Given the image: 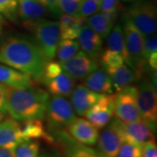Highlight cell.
Masks as SVG:
<instances>
[{
	"label": "cell",
	"mask_w": 157,
	"mask_h": 157,
	"mask_svg": "<svg viewBox=\"0 0 157 157\" xmlns=\"http://www.w3.org/2000/svg\"><path fill=\"white\" fill-rule=\"evenodd\" d=\"M0 63L40 80L47 61L33 39L10 37L0 45Z\"/></svg>",
	"instance_id": "obj_1"
},
{
	"label": "cell",
	"mask_w": 157,
	"mask_h": 157,
	"mask_svg": "<svg viewBox=\"0 0 157 157\" xmlns=\"http://www.w3.org/2000/svg\"><path fill=\"white\" fill-rule=\"evenodd\" d=\"M50 95L37 86L27 88L6 87V113L18 121H43L45 117Z\"/></svg>",
	"instance_id": "obj_2"
},
{
	"label": "cell",
	"mask_w": 157,
	"mask_h": 157,
	"mask_svg": "<svg viewBox=\"0 0 157 157\" xmlns=\"http://www.w3.org/2000/svg\"><path fill=\"white\" fill-rule=\"evenodd\" d=\"M22 25L32 34L33 41L39 47L46 61L53 60L60 40L59 22L42 17L23 21Z\"/></svg>",
	"instance_id": "obj_3"
},
{
	"label": "cell",
	"mask_w": 157,
	"mask_h": 157,
	"mask_svg": "<svg viewBox=\"0 0 157 157\" xmlns=\"http://www.w3.org/2000/svg\"><path fill=\"white\" fill-rule=\"evenodd\" d=\"M122 32L126 50L129 59V67L134 71L136 78L143 77L147 69L146 59L144 57L143 38L144 36L135 28L134 25L124 18Z\"/></svg>",
	"instance_id": "obj_4"
},
{
	"label": "cell",
	"mask_w": 157,
	"mask_h": 157,
	"mask_svg": "<svg viewBox=\"0 0 157 157\" xmlns=\"http://www.w3.org/2000/svg\"><path fill=\"white\" fill-rule=\"evenodd\" d=\"M124 18L131 22L144 37L157 31L156 8L150 1L138 0L128 8Z\"/></svg>",
	"instance_id": "obj_5"
},
{
	"label": "cell",
	"mask_w": 157,
	"mask_h": 157,
	"mask_svg": "<svg viewBox=\"0 0 157 157\" xmlns=\"http://www.w3.org/2000/svg\"><path fill=\"white\" fill-rule=\"evenodd\" d=\"M45 118L48 129L55 132L67 128L76 118V113L67 99L63 96L53 95L48 101Z\"/></svg>",
	"instance_id": "obj_6"
},
{
	"label": "cell",
	"mask_w": 157,
	"mask_h": 157,
	"mask_svg": "<svg viewBox=\"0 0 157 157\" xmlns=\"http://www.w3.org/2000/svg\"><path fill=\"white\" fill-rule=\"evenodd\" d=\"M137 104L141 120L155 132L157 122V94L156 87L150 79L143 78L137 87Z\"/></svg>",
	"instance_id": "obj_7"
},
{
	"label": "cell",
	"mask_w": 157,
	"mask_h": 157,
	"mask_svg": "<svg viewBox=\"0 0 157 157\" xmlns=\"http://www.w3.org/2000/svg\"><path fill=\"white\" fill-rule=\"evenodd\" d=\"M137 87L128 86L114 94V114L123 122H135L141 120L137 104Z\"/></svg>",
	"instance_id": "obj_8"
},
{
	"label": "cell",
	"mask_w": 157,
	"mask_h": 157,
	"mask_svg": "<svg viewBox=\"0 0 157 157\" xmlns=\"http://www.w3.org/2000/svg\"><path fill=\"white\" fill-rule=\"evenodd\" d=\"M111 124L117 129L122 139L143 146L148 142H155L154 131L142 120L135 122H123L115 117Z\"/></svg>",
	"instance_id": "obj_9"
},
{
	"label": "cell",
	"mask_w": 157,
	"mask_h": 157,
	"mask_svg": "<svg viewBox=\"0 0 157 157\" xmlns=\"http://www.w3.org/2000/svg\"><path fill=\"white\" fill-rule=\"evenodd\" d=\"M62 70L75 80L84 79L88 74L99 67L97 59L90 58L82 51L64 62H59Z\"/></svg>",
	"instance_id": "obj_10"
},
{
	"label": "cell",
	"mask_w": 157,
	"mask_h": 157,
	"mask_svg": "<svg viewBox=\"0 0 157 157\" xmlns=\"http://www.w3.org/2000/svg\"><path fill=\"white\" fill-rule=\"evenodd\" d=\"M114 114V94L103 95L85 113V117L98 129L103 128Z\"/></svg>",
	"instance_id": "obj_11"
},
{
	"label": "cell",
	"mask_w": 157,
	"mask_h": 157,
	"mask_svg": "<svg viewBox=\"0 0 157 157\" xmlns=\"http://www.w3.org/2000/svg\"><path fill=\"white\" fill-rule=\"evenodd\" d=\"M66 128L72 138L83 145L93 146L97 142L99 130L86 119L75 118Z\"/></svg>",
	"instance_id": "obj_12"
},
{
	"label": "cell",
	"mask_w": 157,
	"mask_h": 157,
	"mask_svg": "<svg viewBox=\"0 0 157 157\" xmlns=\"http://www.w3.org/2000/svg\"><path fill=\"white\" fill-rule=\"evenodd\" d=\"M70 95L74 112L79 116H82L104 94L92 91L84 84H78L74 86Z\"/></svg>",
	"instance_id": "obj_13"
},
{
	"label": "cell",
	"mask_w": 157,
	"mask_h": 157,
	"mask_svg": "<svg viewBox=\"0 0 157 157\" xmlns=\"http://www.w3.org/2000/svg\"><path fill=\"white\" fill-rule=\"evenodd\" d=\"M98 150L102 157H117L123 139L112 124L104 129L98 136Z\"/></svg>",
	"instance_id": "obj_14"
},
{
	"label": "cell",
	"mask_w": 157,
	"mask_h": 157,
	"mask_svg": "<svg viewBox=\"0 0 157 157\" xmlns=\"http://www.w3.org/2000/svg\"><path fill=\"white\" fill-rule=\"evenodd\" d=\"M80 51L90 58L97 59L101 58L103 47V39L86 24L81 28L78 36Z\"/></svg>",
	"instance_id": "obj_15"
},
{
	"label": "cell",
	"mask_w": 157,
	"mask_h": 157,
	"mask_svg": "<svg viewBox=\"0 0 157 157\" xmlns=\"http://www.w3.org/2000/svg\"><path fill=\"white\" fill-rule=\"evenodd\" d=\"M25 140L21 123L13 118H6L0 121V147L15 148Z\"/></svg>",
	"instance_id": "obj_16"
},
{
	"label": "cell",
	"mask_w": 157,
	"mask_h": 157,
	"mask_svg": "<svg viewBox=\"0 0 157 157\" xmlns=\"http://www.w3.org/2000/svg\"><path fill=\"white\" fill-rule=\"evenodd\" d=\"M0 83L9 87L27 88L34 86V80L29 75L0 63Z\"/></svg>",
	"instance_id": "obj_17"
},
{
	"label": "cell",
	"mask_w": 157,
	"mask_h": 157,
	"mask_svg": "<svg viewBox=\"0 0 157 157\" xmlns=\"http://www.w3.org/2000/svg\"><path fill=\"white\" fill-rule=\"evenodd\" d=\"M84 85L94 92L108 95L113 93V86L108 74L104 69L97 68L84 78Z\"/></svg>",
	"instance_id": "obj_18"
},
{
	"label": "cell",
	"mask_w": 157,
	"mask_h": 157,
	"mask_svg": "<svg viewBox=\"0 0 157 157\" xmlns=\"http://www.w3.org/2000/svg\"><path fill=\"white\" fill-rule=\"evenodd\" d=\"M104 70L108 74L113 89H115L116 92L130 86L136 78L134 71L126 64L105 67Z\"/></svg>",
	"instance_id": "obj_19"
},
{
	"label": "cell",
	"mask_w": 157,
	"mask_h": 157,
	"mask_svg": "<svg viewBox=\"0 0 157 157\" xmlns=\"http://www.w3.org/2000/svg\"><path fill=\"white\" fill-rule=\"evenodd\" d=\"M43 84L45 86L47 92L52 95L67 97L70 96L75 86V79L62 71L55 77L43 82Z\"/></svg>",
	"instance_id": "obj_20"
},
{
	"label": "cell",
	"mask_w": 157,
	"mask_h": 157,
	"mask_svg": "<svg viewBox=\"0 0 157 157\" xmlns=\"http://www.w3.org/2000/svg\"><path fill=\"white\" fill-rule=\"evenodd\" d=\"M17 14L23 21L45 17L47 10L39 0H17Z\"/></svg>",
	"instance_id": "obj_21"
},
{
	"label": "cell",
	"mask_w": 157,
	"mask_h": 157,
	"mask_svg": "<svg viewBox=\"0 0 157 157\" xmlns=\"http://www.w3.org/2000/svg\"><path fill=\"white\" fill-rule=\"evenodd\" d=\"M22 122L21 129L25 140L43 139L47 142H52V138L46 132L42 121L28 120Z\"/></svg>",
	"instance_id": "obj_22"
},
{
	"label": "cell",
	"mask_w": 157,
	"mask_h": 157,
	"mask_svg": "<svg viewBox=\"0 0 157 157\" xmlns=\"http://www.w3.org/2000/svg\"><path fill=\"white\" fill-rule=\"evenodd\" d=\"M107 47H108L107 49L115 52L118 54H120L124 59L126 65H128L129 67V59L128 52L126 50L122 27L120 24H116L113 27L110 33L108 34V36L107 37Z\"/></svg>",
	"instance_id": "obj_23"
},
{
	"label": "cell",
	"mask_w": 157,
	"mask_h": 157,
	"mask_svg": "<svg viewBox=\"0 0 157 157\" xmlns=\"http://www.w3.org/2000/svg\"><path fill=\"white\" fill-rule=\"evenodd\" d=\"M86 25L98 33L102 39H107L108 34L114 25V23L111 22L105 17L101 11L86 17Z\"/></svg>",
	"instance_id": "obj_24"
},
{
	"label": "cell",
	"mask_w": 157,
	"mask_h": 157,
	"mask_svg": "<svg viewBox=\"0 0 157 157\" xmlns=\"http://www.w3.org/2000/svg\"><path fill=\"white\" fill-rule=\"evenodd\" d=\"M80 51L78 41L75 39H60L57 47L56 55L59 62L71 59Z\"/></svg>",
	"instance_id": "obj_25"
},
{
	"label": "cell",
	"mask_w": 157,
	"mask_h": 157,
	"mask_svg": "<svg viewBox=\"0 0 157 157\" xmlns=\"http://www.w3.org/2000/svg\"><path fill=\"white\" fill-rule=\"evenodd\" d=\"M16 157H39L40 143L37 140H25L20 142L15 148Z\"/></svg>",
	"instance_id": "obj_26"
},
{
	"label": "cell",
	"mask_w": 157,
	"mask_h": 157,
	"mask_svg": "<svg viewBox=\"0 0 157 157\" xmlns=\"http://www.w3.org/2000/svg\"><path fill=\"white\" fill-rule=\"evenodd\" d=\"M0 13L11 21H17V0H0Z\"/></svg>",
	"instance_id": "obj_27"
},
{
	"label": "cell",
	"mask_w": 157,
	"mask_h": 157,
	"mask_svg": "<svg viewBox=\"0 0 157 157\" xmlns=\"http://www.w3.org/2000/svg\"><path fill=\"white\" fill-rule=\"evenodd\" d=\"M100 11V2L97 0H81L76 16L88 17Z\"/></svg>",
	"instance_id": "obj_28"
},
{
	"label": "cell",
	"mask_w": 157,
	"mask_h": 157,
	"mask_svg": "<svg viewBox=\"0 0 157 157\" xmlns=\"http://www.w3.org/2000/svg\"><path fill=\"white\" fill-rule=\"evenodd\" d=\"M117 157H142V146L124 140L120 147Z\"/></svg>",
	"instance_id": "obj_29"
},
{
	"label": "cell",
	"mask_w": 157,
	"mask_h": 157,
	"mask_svg": "<svg viewBox=\"0 0 157 157\" xmlns=\"http://www.w3.org/2000/svg\"><path fill=\"white\" fill-rule=\"evenodd\" d=\"M101 62L104 68L108 67H115L121 64H125V60L117 52L107 49L101 53Z\"/></svg>",
	"instance_id": "obj_30"
},
{
	"label": "cell",
	"mask_w": 157,
	"mask_h": 157,
	"mask_svg": "<svg viewBox=\"0 0 157 157\" xmlns=\"http://www.w3.org/2000/svg\"><path fill=\"white\" fill-rule=\"evenodd\" d=\"M81 0H59V8L63 14H77Z\"/></svg>",
	"instance_id": "obj_31"
},
{
	"label": "cell",
	"mask_w": 157,
	"mask_h": 157,
	"mask_svg": "<svg viewBox=\"0 0 157 157\" xmlns=\"http://www.w3.org/2000/svg\"><path fill=\"white\" fill-rule=\"evenodd\" d=\"M143 48H144V57L147 59L150 54L157 52V36L156 34L147 35L143 38Z\"/></svg>",
	"instance_id": "obj_32"
},
{
	"label": "cell",
	"mask_w": 157,
	"mask_h": 157,
	"mask_svg": "<svg viewBox=\"0 0 157 157\" xmlns=\"http://www.w3.org/2000/svg\"><path fill=\"white\" fill-rule=\"evenodd\" d=\"M69 157H102L98 152L86 147H77L70 152Z\"/></svg>",
	"instance_id": "obj_33"
},
{
	"label": "cell",
	"mask_w": 157,
	"mask_h": 157,
	"mask_svg": "<svg viewBox=\"0 0 157 157\" xmlns=\"http://www.w3.org/2000/svg\"><path fill=\"white\" fill-rule=\"evenodd\" d=\"M39 1L44 6L47 11H50L53 16L59 17L62 14L59 8V0H39Z\"/></svg>",
	"instance_id": "obj_34"
},
{
	"label": "cell",
	"mask_w": 157,
	"mask_h": 157,
	"mask_svg": "<svg viewBox=\"0 0 157 157\" xmlns=\"http://www.w3.org/2000/svg\"><path fill=\"white\" fill-rule=\"evenodd\" d=\"M119 0H101L100 11L102 12H118Z\"/></svg>",
	"instance_id": "obj_35"
},
{
	"label": "cell",
	"mask_w": 157,
	"mask_h": 157,
	"mask_svg": "<svg viewBox=\"0 0 157 157\" xmlns=\"http://www.w3.org/2000/svg\"><path fill=\"white\" fill-rule=\"evenodd\" d=\"M142 157H157L155 142H148L142 146Z\"/></svg>",
	"instance_id": "obj_36"
},
{
	"label": "cell",
	"mask_w": 157,
	"mask_h": 157,
	"mask_svg": "<svg viewBox=\"0 0 157 157\" xmlns=\"http://www.w3.org/2000/svg\"><path fill=\"white\" fill-rule=\"evenodd\" d=\"M6 86L0 83V111L6 113Z\"/></svg>",
	"instance_id": "obj_37"
},
{
	"label": "cell",
	"mask_w": 157,
	"mask_h": 157,
	"mask_svg": "<svg viewBox=\"0 0 157 157\" xmlns=\"http://www.w3.org/2000/svg\"><path fill=\"white\" fill-rule=\"evenodd\" d=\"M0 157H16L13 148L0 147Z\"/></svg>",
	"instance_id": "obj_38"
},
{
	"label": "cell",
	"mask_w": 157,
	"mask_h": 157,
	"mask_svg": "<svg viewBox=\"0 0 157 157\" xmlns=\"http://www.w3.org/2000/svg\"><path fill=\"white\" fill-rule=\"evenodd\" d=\"M6 39V36H5V30L3 28L2 25H0V45H2L3 41Z\"/></svg>",
	"instance_id": "obj_39"
},
{
	"label": "cell",
	"mask_w": 157,
	"mask_h": 157,
	"mask_svg": "<svg viewBox=\"0 0 157 157\" xmlns=\"http://www.w3.org/2000/svg\"><path fill=\"white\" fill-rule=\"evenodd\" d=\"M5 23H6V18L0 13V25H3Z\"/></svg>",
	"instance_id": "obj_40"
},
{
	"label": "cell",
	"mask_w": 157,
	"mask_h": 157,
	"mask_svg": "<svg viewBox=\"0 0 157 157\" xmlns=\"http://www.w3.org/2000/svg\"><path fill=\"white\" fill-rule=\"evenodd\" d=\"M4 119H5V113H3L0 111V121H3Z\"/></svg>",
	"instance_id": "obj_41"
},
{
	"label": "cell",
	"mask_w": 157,
	"mask_h": 157,
	"mask_svg": "<svg viewBox=\"0 0 157 157\" xmlns=\"http://www.w3.org/2000/svg\"><path fill=\"white\" fill-rule=\"evenodd\" d=\"M125 2H135V1H138V0H123Z\"/></svg>",
	"instance_id": "obj_42"
},
{
	"label": "cell",
	"mask_w": 157,
	"mask_h": 157,
	"mask_svg": "<svg viewBox=\"0 0 157 157\" xmlns=\"http://www.w3.org/2000/svg\"><path fill=\"white\" fill-rule=\"evenodd\" d=\"M39 157H51V156H49V155H40V156Z\"/></svg>",
	"instance_id": "obj_43"
},
{
	"label": "cell",
	"mask_w": 157,
	"mask_h": 157,
	"mask_svg": "<svg viewBox=\"0 0 157 157\" xmlns=\"http://www.w3.org/2000/svg\"><path fill=\"white\" fill-rule=\"evenodd\" d=\"M97 1H98V2H101V0H97Z\"/></svg>",
	"instance_id": "obj_44"
}]
</instances>
